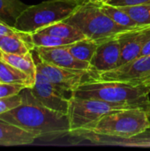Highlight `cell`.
Wrapping results in <instances>:
<instances>
[{
  "label": "cell",
  "instance_id": "obj_6",
  "mask_svg": "<svg viewBox=\"0 0 150 151\" xmlns=\"http://www.w3.org/2000/svg\"><path fill=\"white\" fill-rule=\"evenodd\" d=\"M127 108L139 107L128 104L111 103L94 98H79L72 96L67 112L70 132L90 127L110 111Z\"/></svg>",
  "mask_w": 150,
  "mask_h": 151
},
{
  "label": "cell",
  "instance_id": "obj_21",
  "mask_svg": "<svg viewBox=\"0 0 150 151\" xmlns=\"http://www.w3.org/2000/svg\"><path fill=\"white\" fill-rule=\"evenodd\" d=\"M0 81L4 83H20L31 88L28 76L0 58Z\"/></svg>",
  "mask_w": 150,
  "mask_h": 151
},
{
  "label": "cell",
  "instance_id": "obj_7",
  "mask_svg": "<svg viewBox=\"0 0 150 151\" xmlns=\"http://www.w3.org/2000/svg\"><path fill=\"white\" fill-rule=\"evenodd\" d=\"M35 64L37 71L46 76L50 82L64 90L72 92V94L80 85L88 81L95 80L98 74L93 70H73L57 66L46 63L40 58Z\"/></svg>",
  "mask_w": 150,
  "mask_h": 151
},
{
  "label": "cell",
  "instance_id": "obj_3",
  "mask_svg": "<svg viewBox=\"0 0 150 151\" xmlns=\"http://www.w3.org/2000/svg\"><path fill=\"white\" fill-rule=\"evenodd\" d=\"M64 21L73 26L86 38L98 44L131 30L114 22L102 11L99 4L90 1L78 5L75 11Z\"/></svg>",
  "mask_w": 150,
  "mask_h": 151
},
{
  "label": "cell",
  "instance_id": "obj_22",
  "mask_svg": "<svg viewBox=\"0 0 150 151\" xmlns=\"http://www.w3.org/2000/svg\"><path fill=\"white\" fill-rule=\"evenodd\" d=\"M119 7L126 12L140 27H146L150 26V3Z\"/></svg>",
  "mask_w": 150,
  "mask_h": 151
},
{
  "label": "cell",
  "instance_id": "obj_5",
  "mask_svg": "<svg viewBox=\"0 0 150 151\" xmlns=\"http://www.w3.org/2000/svg\"><path fill=\"white\" fill-rule=\"evenodd\" d=\"M77 7V4L55 0L29 5L17 19L14 27L33 34L51 24L65 20Z\"/></svg>",
  "mask_w": 150,
  "mask_h": 151
},
{
  "label": "cell",
  "instance_id": "obj_20",
  "mask_svg": "<svg viewBox=\"0 0 150 151\" xmlns=\"http://www.w3.org/2000/svg\"><path fill=\"white\" fill-rule=\"evenodd\" d=\"M100 7L102 11L106 13L114 22L117 24L130 28V29H137V28H142L140 27L135 21L130 17V15L125 12L121 7L116 6L111 4H101Z\"/></svg>",
  "mask_w": 150,
  "mask_h": 151
},
{
  "label": "cell",
  "instance_id": "obj_32",
  "mask_svg": "<svg viewBox=\"0 0 150 151\" xmlns=\"http://www.w3.org/2000/svg\"><path fill=\"white\" fill-rule=\"evenodd\" d=\"M0 82H1V81H0Z\"/></svg>",
  "mask_w": 150,
  "mask_h": 151
},
{
  "label": "cell",
  "instance_id": "obj_1",
  "mask_svg": "<svg viewBox=\"0 0 150 151\" xmlns=\"http://www.w3.org/2000/svg\"><path fill=\"white\" fill-rule=\"evenodd\" d=\"M22 104L0 114V119L17 126L37 139L51 142L70 133L68 115L53 111L42 104L32 94L29 88L19 93Z\"/></svg>",
  "mask_w": 150,
  "mask_h": 151
},
{
  "label": "cell",
  "instance_id": "obj_24",
  "mask_svg": "<svg viewBox=\"0 0 150 151\" xmlns=\"http://www.w3.org/2000/svg\"><path fill=\"white\" fill-rule=\"evenodd\" d=\"M26 86L20 83H4L0 82V98L9 97L20 93Z\"/></svg>",
  "mask_w": 150,
  "mask_h": 151
},
{
  "label": "cell",
  "instance_id": "obj_27",
  "mask_svg": "<svg viewBox=\"0 0 150 151\" xmlns=\"http://www.w3.org/2000/svg\"><path fill=\"white\" fill-rule=\"evenodd\" d=\"M18 29H16L14 27H11L8 24H6L5 22L0 20V39L5 35H11L13 33H15Z\"/></svg>",
  "mask_w": 150,
  "mask_h": 151
},
{
  "label": "cell",
  "instance_id": "obj_10",
  "mask_svg": "<svg viewBox=\"0 0 150 151\" xmlns=\"http://www.w3.org/2000/svg\"><path fill=\"white\" fill-rule=\"evenodd\" d=\"M70 135L88 141L95 145L122 146V147H139L150 148V129L136 135L129 137H111L97 134L86 130H76L70 132Z\"/></svg>",
  "mask_w": 150,
  "mask_h": 151
},
{
  "label": "cell",
  "instance_id": "obj_30",
  "mask_svg": "<svg viewBox=\"0 0 150 151\" xmlns=\"http://www.w3.org/2000/svg\"><path fill=\"white\" fill-rule=\"evenodd\" d=\"M111 0H90V2H93V3H95V4H109Z\"/></svg>",
  "mask_w": 150,
  "mask_h": 151
},
{
  "label": "cell",
  "instance_id": "obj_12",
  "mask_svg": "<svg viewBox=\"0 0 150 151\" xmlns=\"http://www.w3.org/2000/svg\"><path fill=\"white\" fill-rule=\"evenodd\" d=\"M117 37L121 49L118 63V66H120L140 56L142 47L150 39V26L128 30L118 35Z\"/></svg>",
  "mask_w": 150,
  "mask_h": 151
},
{
  "label": "cell",
  "instance_id": "obj_4",
  "mask_svg": "<svg viewBox=\"0 0 150 151\" xmlns=\"http://www.w3.org/2000/svg\"><path fill=\"white\" fill-rule=\"evenodd\" d=\"M149 129V111L142 108H127L110 111L90 127L80 130L111 137H129Z\"/></svg>",
  "mask_w": 150,
  "mask_h": 151
},
{
  "label": "cell",
  "instance_id": "obj_31",
  "mask_svg": "<svg viewBox=\"0 0 150 151\" xmlns=\"http://www.w3.org/2000/svg\"><path fill=\"white\" fill-rule=\"evenodd\" d=\"M149 122H150V109H149Z\"/></svg>",
  "mask_w": 150,
  "mask_h": 151
},
{
  "label": "cell",
  "instance_id": "obj_15",
  "mask_svg": "<svg viewBox=\"0 0 150 151\" xmlns=\"http://www.w3.org/2000/svg\"><path fill=\"white\" fill-rule=\"evenodd\" d=\"M36 139L32 133L0 119V146L29 145Z\"/></svg>",
  "mask_w": 150,
  "mask_h": 151
},
{
  "label": "cell",
  "instance_id": "obj_16",
  "mask_svg": "<svg viewBox=\"0 0 150 151\" xmlns=\"http://www.w3.org/2000/svg\"><path fill=\"white\" fill-rule=\"evenodd\" d=\"M0 58L6 63L10 64L11 65L14 66L15 68L26 73L29 78L31 88L34 87L35 83L37 69H36L35 61L31 52L23 55H17V54H9L0 51Z\"/></svg>",
  "mask_w": 150,
  "mask_h": 151
},
{
  "label": "cell",
  "instance_id": "obj_11",
  "mask_svg": "<svg viewBox=\"0 0 150 151\" xmlns=\"http://www.w3.org/2000/svg\"><path fill=\"white\" fill-rule=\"evenodd\" d=\"M34 50L41 60L49 64L73 70H92L90 63L77 59L72 55L65 45L57 47H35Z\"/></svg>",
  "mask_w": 150,
  "mask_h": 151
},
{
  "label": "cell",
  "instance_id": "obj_23",
  "mask_svg": "<svg viewBox=\"0 0 150 151\" xmlns=\"http://www.w3.org/2000/svg\"><path fill=\"white\" fill-rule=\"evenodd\" d=\"M32 40L35 47H57V46H64L69 43L73 42L71 40L64 39L58 36H55L52 35L35 32L31 34Z\"/></svg>",
  "mask_w": 150,
  "mask_h": 151
},
{
  "label": "cell",
  "instance_id": "obj_29",
  "mask_svg": "<svg viewBox=\"0 0 150 151\" xmlns=\"http://www.w3.org/2000/svg\"><path fill=\"white\" fill-rule=\"evenodd\" d=\"M55 1H62V2H66V3H70V4H77V5H80L86 3H88L90 0H55Z\"/></svg>",
  "mask_w": 150,
  "mask_h": 151
},
{
  "label": "cell",
  "instance_id": "obj_2",
  "mask_svg": "<svg viewBox=\"0 0 150 151\" xmlns=\"http://www.w3.org/2000/svg\"><path fill=\"white\" fill-rule=\"evenodd\" d=\"M149 94L150 86L93 80L80 85L72 96L79 98H94L111 103L128 104L149 111Z\"/></svg>",
  "mask_w": 150,
  "mask_h": 151
},
{
  "label": "cell",
  "instance_id": "obj_26",
  "mask_svg": "<svg viewBox=\"0 0 150 151\" xmlns=\"http://www.w3.org/2000/svg\"><path fill=\"white\" fill-rule=\"evenodd\" d=\"M150 3V0H111L109 4L116 6H131Z\"/></svg>",
  "mask_w": 150,
  "mask_h": 151
},
{
  "label": "cell",
  "instance_id": "obj_14",
  "mask_svg": "<svg viewBox=\"0 0 150 151\" xmlns=\"http://www.w3.org/2000/svg\"><path fill=\"white\" fill-rule=\"evenodd\" d=\"M34 50L32 35L20 30L0 39V51L9 54L23 55Z\"/></svg>",
  "mask_w": 150,
  "mask_h": 151
},
{
  "label": "cell",
  "instance_id": "obj_18",
  "mask_svg": "<svg viewBox=\"0 0 150 151\" xmlns=\"http://www.w3.org/2000/svg\"><path fill=\"white\" fill-rule=\"evenodd\" d=\"M28 6L20 0H0V20L14 27L17 19Z\"/></svg>",
  "mask_w": 150,
  "mask_h": 151
},
{
  "label": "cell",
  "instance_id": "obj_28",
  "mask_svg": "<svg viewBox=\"0 0 150 151\" xmlns=\"http://www.w3.org/2000/svg\"><path fill=\"white\" fill-rule=\"evenodd\" d=\"M147 55H150V39L142 47V50H141V54H140V56H147Z\"/></svg>",
  "mask_w": 150,
  "mask_h": 151
},
{
  "label": "cell",
  "instance_id": "obj_9",
  "mask_svg": "<svg viewBox=\"0 0 150 151\" xmlns=\"http://www.w3.org/2000/svg\"><path fill=\"white\" fill-rule=\"evenodd\" d=\"M30 89L34 97L45 107L67 114L70 99L73 95L72 92L57 87L38 71L36 73L35 83Z\"/></svg>",
  "mask_w": 150,
  "mask_h": 151
},
{
  "label": "cell",
  "instance_id": "obj_13",
  "mask_svg": "<svg viewBox=\"0 0 150 151\" xmlns=\"http://www.w3.org/2000/svg\"><path fill=\"white\" fill-rule=\"evenodd\" d=\"M120 53L121 49L118 37L102 42L91 58V69L97 73H102L118 67Z\"/></svg>",
  "mask_w": 150,
  "mask_h": 151
},
{
  "label": "cell",
  "instance_id": "obj_19",
  "mask_svg": "<svg viewBox=\"0 0 150 151\" xmlns=\"http://www.w3.org/2000/svg\"><path fill=\"white\" fill-rule=\"evenodd\" d=\"M98 45L99 44L95 42L88 38H84L82 40L66 44L65 47L77 59L90 63L91 58L94 56Z\"/></svg>",
  "mask_w": 150,
  "mask_h": 151
},
{
  "label": "cell",
  "instance_id": "obj_8",
  "mask_svg": "<svg viewBox=\"0 0 150 151\" xmlns=\"http://www.w3.org/2000/svg\"><path fill=\"white\" fill-rule=\"evenodd\" d=\"M95 80L150 86V55L140 56L113 70L98 73Z\"/></svg>",
  "mask_w": 150,
  "mask_h": 151
},
{
  "label": "cell",
  "instance_id": "obj_25",
  "mask_svg": "<svg viewBox=\"0 0 150 151\" xmlns=\"http://www.w3.org/2000/svg\"><path fill=\"white\" fill-rule=\"evenodd\" d=\"M22 104V99L19 94L9 96V97H4V98H0V114L6 112Z\"/></svg>",
  "mask_w": 150,
  "mask_h": 151
},
{
  "label": "cell",
  "instance_id": "obj_17",
  "mask_svg": "<svg viewBox=\"0 0 150 151\" xmlns=\"http://www.w3.org/2000/svg\"><path fill=\"white\" fill-rule=\"evenodd\" d=\"M37 32H42L49 35H52L55 36H58L64 39H68L72 42H76L79 40H82L86 38V36L73 26L65 22L64 20L56 22L51 24L46 27L42 28Z\"/></svg>",
  "mask_w": 150,
  "mask_h": 151
}]
</instances>
